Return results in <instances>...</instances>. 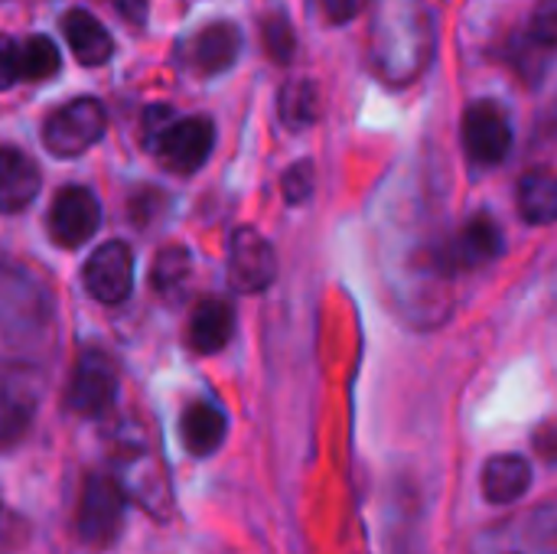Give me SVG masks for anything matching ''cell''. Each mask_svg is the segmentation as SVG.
<instances>
[{
  "mask_svg": "<svg viewBox=\"0 0 557 554\" xmlns=\"http://www.w3.org/2000/svg\"><path fill=\"white\" fill-rule=\"evenodd\" d=\"M228 434V421H225V411L215 405V402H193L186 405L183 418H180V438L186 444V451L193 457H209L222 447Z\"/></svg>",
  "mask_w": 557,
  "mask_h": 554,
  "instance_id": "16",
  "label": "cell"
},
{
  "mask_svg": "<svg viewBox=\"0 0 557 554\" xmlns=\"http://www.w3.org/2000/svg\"><path fill=\"white\" fill-rule=\"evenodd\" d=\"M42 186L39 167L16 147H0V212H23Z\"/></svg>",
  "mask_w": 557,
  "mask_h": 554,
  "instance_id": "14",
  "label": "cell"
},
{
  "mask_svg": "<svg viewBox=\"0 0 557 554\" xmlns=\"http://www.w3.org/2000/svg\"><path fill=\"white\" fill-rule=\"evenodd\" d=\"M42 389V376L33 366H0V447L23 441L39 411Z\"/></svg>",
  "mask_w": 557,
  "mask_h": 554,
  "instance_id": "8",
  "label": "cell"
},
{
  "mask_svg": "<svg viewBox=\"0 0 557 554\" xmlns=\"http://www.w3.org/2000/svg\"><path fill=\"white\" fill-rule=\"evenodd\" d=\"M277 111H281V121H284L290 131L310 127V124L320 118V91H317V85L307 82V78L287 82V85L281 88Z\"/></svg>",
  "mask_w": 557,
  "mask_h": 554,
  "instance_id": "22",
  "label": "cell"
},
{
  "mask_svg": "<svg viewBox=\"0 0 557 554\" xmlns=\"http://www.w3.org/2000/svg\"><path fill=\"white\" fill-rule=\"evenodd\" d=\"M49 330V294L23 268H0V333L36 340Z\"/></svg>",
  "mask_w": 557,
  "mask_h": 554,
  "instance_id": "3",
  "label": "cell"
},
{
  "mask_svg": "<svg viewBox=\"0 0 557 554\" xmlns=\"http://www.w3.org/2000/svg\"><path fill=\"white\" fill-rule=\"evenodd\" d=\"M117 487L124 490L127 500H134L144 513L153 519H166L173 509V493H170V477L160 460V454L147 444H127L117 457Z\"/></svg>",
  "mask_w": 557,
  "mask_h": 554,
  "instance_id": "5",
  "label": "cell"
},
{
  "mask_svg": "<svg viewBox=\"0 0 557 554\" xmlns=\"http://www.w3.org/2000/svg\"><path fill=\"white\" fill-rule=\"evenodd\" d=\"M85 291L98 304H124L134 287V255L124 242H104L82 271Z\"/></svg>",
  "mask_w": 557,
  "mask_h": 554,
  "instance_id": "13",
  "label": "cell"
},
{
  "mask_svg": "<svg viewBox=\"0 0 557 554\" xmlns=\"http://www.w3.org/2000/svg\"><path fill=\"white\" fill-rule=\"evenodd\" d=\"M104 127H108L104 104L98 98H75L46 118L42 144L55 157H78L101 140Z\"/></svg>",
  "mask_w": 557,
  "mask_h": 554,
  "instance_id": "7",
  "label": "cell"
},
{
  "mask_svg": "<svg viewBox=\"0 0 557 554\" xmlns=\"http://www.w3.org/2000/svg\"><path fill=\"white\" fill-rule=\"evenodd\" d=\"M153 287L160 294H176L186 281H189V251L180 248V245H170L163 248L157 258H153Z\"/></svg>",
  "mask_w": 557,
  "mask_h": 554,
  "instance_id": "24",
  "label": "cell"
},
{
  "mask_svg": "<svg viewBox=\"0 0 557 554\" xmlns=\"http://www.w3.org/2000/svg\"><path fill=\"white\" fill-rule=\"evenodd\" d=\"M238 52H242V33H238V26L219 20V23H209L206 29L196 33L189 56H193V65L202 75H219V72H225L238 59Z\"/></svg>",
  "mask_w": 557,
  "mask_h": 554,
  "instance_id": "17",
  "label": "cell"
},
{
  "mask_svg": "<svg viewBox=\"0 0 557 554\" xmlns=\"http://www.w3.org/2000/svg\"><path fill=\"white\" fill-rule=\"evenodd\" d=\"M320 7L333 23H349L352 16H359L369 7V0H320Z\"/></svg>",
  "mask_w": 557,
  "mask_h": 554,
  "instance_id": "29",
  "label": "cell"
},
{
  "mask_svg": "<svg viewBox=\"0 0 557 554\" xmlns=\"http://www.w3.org/2000/svg\"><path fill=\"white\" fill-rule=\"evenodd\" d=\"M20 78V46L10 36H0V91L16 85Z\"/></svg>",
  "mask_w": 557,
  "mask_h": 554,
  "instance_id": "28",
  "label": "cell"
},
{
  "mask_svg": "<svg viewBox=\"0 0 557 554\" xmlns=\"http://www.w3.org/2000/svg\"><path fill=\"white\" fill-rule=\"evenodd\" d=\"M261 39H264V49L274 62H290L294 59V49H297V39H294V29L287 23V16L281 13H271L264 16L261 23Z\"/></svg>",
  "mask_w": 557,
  "mask_h": 554,
  "instance_id": "25",
  "label": "cell"
},
{
  "mask_svg": "<svg viewBox=\"0 0 557 554\" xmlns=\"http://www.w3.org/2000/svg\"><path fill=\"white\" fill-rule=\"evenodd\" d=\"M124 509L127 496L117 487L114 473H88L75 509L78 539L91 549H108L124 529Z\"/></svg>",
  "mask_w": 557,
  "mask_h": 554,
  "instance_id": "2",
  "label": "cell"
},
{
  "mask_svg": "<svg viewBox=\"0 0 557 554\" xmlns=\"http://www.w3.org/2000/svg\"><path fill=\"white\" fill-rule=\"evenodd\" d=\"M26 539H29L26 522H23L13 509L0 506V554L20 552V549L26 545Z\"/></svg>",
  "mask_w": 557,
  "mask_h": 554,
  "instance_id": "26",
  "label": "cell"
},
{
  "mask_svg": "<svg viewBox=\"0 0 557 554\" xmlns=\"http://www.w3.org/2000/svg\"><path fill=\"white\" fill-rule=\"evenodd\" d=\"M483 496L496 506H506V503H516L529 493L532 487V467L525 457L519 454H499V457H490L486 467H483Z\"/></svg>",
  "mask_w": 557,
  "mask_h": 554,
  "instance_id": "18",
  "label": "cell"
},
{
  "mask_svg": "<svg viewBox=\"0 0 557 554\" xmlns=\"http://www.w3.org/2000/svg\"><path fill=\"white\" fill-rule=\"evenodd\" d=\"M557 49V0H539L532 23L525 29V36L519 39V52L512 56V62L519 65V72H529V78H539L548 56Z\"/></svg>",
  "mask_w": 557,
  "mask_h": 554,
  "instance_id": "15",
  "label": "cell"
},
{
  "mask_svg": "<svg viewBox=\"0 0 557 554\" xmlns=\"http://www.w3.org/2000/svg\"><path fill=\"white\" fill-rule=\"evenodd\" d=\"M59 65H62V59L49 36H29L20 46V75L26 82H46L59 72Z\"/></svg>",
  "mask_w": 557,
  "mask_h": 554,
  "instance_id": "23",
  "label": "cell"
},
{
  "mask_svg": "<svg viewBox=\"0 0 557 554\" xmlns=\"http://www.w3.org/2000/svg\"><path fill=\"white\" fill-rule=\"evenodd\" d=\"M313 193V163L300 160L284 173V196L287 202H304Z\"/></svg>",
  "mask_w": 557,
  "mask_h": 554,
  "instance_id": "27",
  "label": "cell"
},
{
  "mask_svg": "<svg viewBox=\"0 0 557 554\" xmlns=\"http://www.w3.org/2000/svg\"><path fill=\"white\" fill-rule=\"evenodd\" d=\"M144 144L166 170L189 176L209 160L215 147V127L209 118H176L166 104H150L144 111Z\"/></svg>",
  "mask_w": 557,
  "mask_h": 554,
  "instance_id": "1",
  "label": "cell"
},
{
  "mask_svg": "<svg viewBox=\"0 0 557 554\" xmlns=\"http://www.w3.org/2000/svg\"><path fill=\"white\" fill-rule=\"evenodd\" d=\"M470 554H557V503L490 526Z\"/></svg>",
  "mask_w": 557,
  "mask_h": 554,
  "instance_id": "4",
  "label": "cell"
},
{
  "mask_svg": "<svg viewBox=\"0 0 557 554\" xmlns=\"http://www.w3.org/2000/svg\"><path fill=\"white\" fill-rule=\"evenodd\" d=\"M111 3H114L117 13H121L124 20H131V23H144L147 7H150V0H111Z\"/></svg>",
  "mask_w": 557,
  "mask_h": 554,
  "instance_id": "31",
  "label": "cell"
},
{
  "mask_svg": "<svg viewBox=\"0 0 557 554\" xmlns=\"http://www.w3.org/2000/svg\"><path fill=\"white\" fill-rule=\"evenodd\" d=\"M463 147L473 163L496 167L512 150V124L496 101H476L463 114Z\"/></svg>",
  "mask_w": 557,
  "mask_h": 554,
  "instance_id": "12",
  "label": "cell"
},
{
  "mask_svg": "<svg viewBox=\"0 0 557 554\" xmlns=\"http://www.w3.org/2000/svg\"><path fill=\"white\" fill-rule=\"evenodd\" d=\"M101 225V202L88 186H62L49 206V235L62 248L85 245Z\"/></svg>",
  "mask_w": 557,
  "mask_h": 554,
  "instance_id": "11",
  "label": "cell"
},
{
  "mask_svg": "<svg viewBox=\"0 0 557 554\" xmlns=\"http://www.w3.org/2000/svg\"><path fill=\"white\" fill-rule=\"evenodd\" d=\"M277 278V255L258 229H235L228 242V281L242 294H261Z\"/></svg>",
  "mask_w": 557,
  "mask_h": 554,
  "instance_id": "10",
  "label": "cell"
},
{
  "mask_svg": "<svg viewBox=\"0 0 557 554\" xmlns=\"http://www.w3.org/2000/svg\"><path fill=\"white\" fill-rule=\"evenodd\" d=\"M232 333H235V313L219 297L202 300L193 310V317H189V346L196 353H202V356L225 349L228 340H232Z\"/></svg>",
  "mask_w": 557,
  "mask_h": 554,
  "instance_id": "20",
  "label": "cell"
},
{
  "mask_svg": "<svg viewBox=\"0 0 557 554\" xmlns=\"http://www.w3.org/2000/svg\"><path fill=\"white\" fill-rule=\"evenodd\" d=\"M62 33L72 49V56L82 65H104L114 52L111 33L88 13V10H69L62 16Z\"/></svg>",
  "mask_w": 557,
  "mask_h": 554,
  "instance_id": "19",
  "label": "cell"
},
{
  "mask_svg": "<svg viewBox=\"0 0 557 554\" xmlns=\"http://www.w3.org/2000/svg\"><path fill=\"white\" fill-rule=\"evenodd\" d=\"M519 212L532 225H548L557 219V173L532 170L519 183Z\"/></svg>",
  "mask_w": 557,
  "mask_h": 554,
  "instance_id": "21",
  "label": "cell"
},
{
  "mask_svg": "<svg viewBox=\"0 0 557 554\" xmlns=\"http://www.w3.org/2000/svg\"><path fill=\"white\" fill-rule=\"evenodd\" d=\"M117 398V366L104 349H82L65 389V408L78 418H101Z\"/></svg>",
  "mask_w": 557,
  "mask_h": 554,
  "instance_id": "6",
  "label": "cell"
},
{
  "mask_svg": "<svg viewBox=\"0 0 557 554\" xmlns=\"http://www.w3.org/2000/svg\"><path fill=\"white\" fill-rule=\"evenodd\" d=\"M532 444H535V451H539L548 464H557V421L542 424V428L532 434Z\"/></svg>",
  "mask_w": 557,
  "mask_h": 554,
  "instance_id": "30",
  "label": "cell"
},
{
  "mask_svg": "<svg viewBox=\"0 0 557 554\" xmlns=\"http://www.w3.org/2000/svg\"><path fill=\"white\" fill-rule=\"evenodd\" d=\"M503 255V232L496 219L490 216H473L454 238H447L434 251V268L441 274H463L476 271Z\"/></svg>",
  "mask_w": 557,
  "mask_h": 554,
  "instance_id": "9",
  "label": "cell"
}]
</instances>
